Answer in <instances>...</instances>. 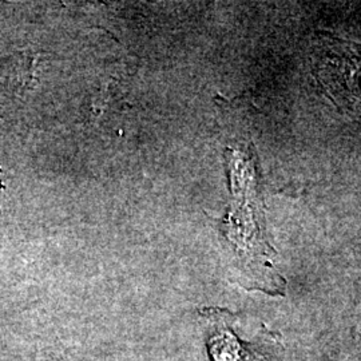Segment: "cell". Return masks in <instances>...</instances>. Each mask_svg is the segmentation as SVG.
I'll use <instances>...</instances> for the list:
<instances>
[{"label":"cell","instance_id":"1","mask_svg":"<svg viewBox=\"0 0 361 361\" xmlns=\"http://www.w3.org/2000/svg\"><path fill=\"white\" fill-rule=\"evenodd\" d=\"M228 166L237 197L229 222V238L243 258L257 271L259 281L268 286L267 289L271 293L283 295L285 280L274 265V250L267 240L255 157L232 152L228 155Z\"/></svg>","mask_w":361,"mask_h":361}]
</instances>
